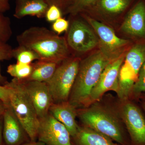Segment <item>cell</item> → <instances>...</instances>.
Wrapping results in <instances>:
<instances>
[{"instance_id":"6da1fadb","label":"cell","mask_w":145,"mask_h":145,"mask_svg":"<svg viewBox=\"0 0 145 145\" xmlns=\"http://www.w3.org/2000/svg\"><path fill=\"white\" fill-rule=\"evenodd\" d=\"M82 125L107 136L120 145H131L118 106V99L110 93L86 107L77 109Z\"/></svg>"},{"instance_id":"7a4b0ae2","label":"cell","mask_w":145,"mask_h":145,"mask_svg":"<svg viewBox=\"0 0 145 145\" xmlns=\"http://www.w3.org/2000/svg\"><path fill=\"white\" fill-rule=\"evenodd\" d=\"M17 40L19 45L36 52L40 60L60 63L70 54L65 38L44 27L27 29L17 36Z\"/></svg>"},{"instance_id":"3957f363","label":"cell","mask_w":145,"mask_h":145,"mask_svg":"<svg viewBox=\"0 0 145 145\" xmlns=\"http://www.w3.org/2000/svg\"><path fill=\"white\" fill-rule=\"evenodd\" d=\"M114 59L101 50L81 59L69 100L70 103L77 109L86 107L91 91L104 69Z\"/></svg>"},{"instance_id":"277c9868","label":"cell","mask_w":145,"mask_h":145,"mask_svg":"<svg viewBox=\"0 0 145 145\" xmlns=\"http://www.w3.org/2000/svg\"><path fill=\"white\" fill-rule=\"evenodd\" d=\"M4 85L8 89L9 105L31 142H35L39 119L22 81L13 78Z\"/></svg>"},{"instance_id":"5b68a950","label":"cell","mask_w":145,"mask_h":145,"mask_svg":"<svg viewBox=\"0 0 145 145\" xmlns=\"http://www.w3.org/2000/svg\"><path fill=\"white\" fill-rule=\"evenodd\" d=\"M145 61V44H136L127 53L120 68L119 91L117 94L118 99H130L133 86Z\"/></svg>"},{"instance_id":"8992f818","label":"cell","mask_w":145,"mask_h":145,"mask_svg":"<svg viewBox=\"0 0 145 145\" xmlns=\"http://www.w3.org/2000/svg\"><path fill=\"white\" fill-rule=\"evenodd\" d=\"M80 61L78 57L64 60L58 65L52 78L46 82L54 103L69 101Z\"/></svg>"},{"instance_id":"52a82bcc","label":"cell","mask_w":145,"mask_h":145,"mask_svg":"<svg viewBox=\"0 0 145 145\" xmlns=\"http://www.w3.org/2000/svg\"><path fill=\"white\" fill-rule=\"evenodd\" d=\"M118 106L131 145H145V117L141 107L129 99H118Z\"/></svg>"},{"instance_id":"ba28073f","label":"cell","mask_w":145,"mask_h":145,"mask_svg":"<svg viewBox=\"0 0 145 145\" xmlns=\"http://www.w3.org/2000/svg\"><path fill=\"white\" fill-rule=\"evenodd\" d=\"M125 57V55H121L105 68L98 82L91 91L86 107L100 100L109 91L118 93L119 71Z\"/></svg>"},{"instance_id":"9c48e42d","label":"cell","mask_w":145,"mask_h":145,"mask_svg":"<svg viewBox=\"0 0 145 145\" xmlns=\"http://www.w3.org/2000/svg\"><path fill=\"white\" fill-rule=\"evenodd\" d=\"M39 119L37 137L46 145H72L65 127L50 112Z\"/></svg>"},{"instance_id":"30bf717a","label":"cell","mask_w":145,"mask_h":145,"mask_svg":"<svg viewBox=\"0 0 145 145\" xmlns=\"http://www.w3.org/2000/svg\"><path fill=\"white\" fill-rule=\"evenodd\" d=\"M66 39L69 49L81 53L91 50L99 44L96 34L83 21L75 19L67 30Z\"/></svg>"},{"instance_id":"8fae6325","label":"cell","mask_w":145,"mask_h":145,"mask_svg":"<svg viewBox=\"0 0 145 145\" xmlns=\"http://www.w3.org/2000/svg\"><path fill=\"white\" fill-rule=\"evenodd\" d=\"M86 18L97 35L100 49L113 59L119 56V51L129 43V41L119 38L109 27L93 18L86 16Z\"/></svg>"},{"instance_id":"7c38bea8","label":"cell","mask_w":145,"mask_h":145,"mask_svg":"<svg viewBox=\"0 0 145 145\" xmlns=\"http://www.w3.org/2000/svg\"><path fill=\"white\" fill-rule=\"evenodd\" d=\"M22 80L39 119L46 116L54 103L46 83L27 80Z\"/></svg>"},{"instance_id":"4fadbf2b","label":"cell","mask_w":145,"mask_h":145,"mask_svg":"<svg viewBox=\"0 0 145 145\" xmlns=\"http://www.w3.org/2000/svg\"><path fill=\"white\" fill-rule=\"evenodd\" d=\"M121 30L130 36L145 39V1L140 0L127 13Z\"/></svg>"},{"instance_id":"5bb4252c","label":"cell","mask_w":145,"mask_h":145,"mask_svg":"<svg viewBox=\"0 0 145 145\" xmlns=\"http://www.w3.org/2000/svg\"><path fill=\"white\" fill-rule=\"evenodd\" d=\"M49 112L66 127L71 137H75L79 127L76 121L78 116L76 108L69 101L53 103L50 108Z\"/></svg>"},{"instance_id":"9a60e30c","label":"cell","mask_w":145,"mask_h":145,"mask_svg":"<svg viewBox=\"0 0 145 145\" xmlns=\"http://www.w3.org/2000/svg\"><path fill=\"white\" fill-rule=\"evenodd\" d=\"M3 118V136L5 143L8 145L17 144L22 140L24 130L9 105L6 106Z\"/></svg>"},{"instance_id":"2e32d148","label":"cell","mask_w":145,"mask_h":145,"mask_svg":"<svg viewBox=\"0 0 145 145\" xmlns=\"http://www.w3.org/2000/svg\"><path fill=\"white\" fill-rule=\"evenodd\" d=\"M72 145H120L110 138L92 129L79 125L78 132L72 137Z\"/></svg>"},{"instance_id":"e0dca14e","label":"cell","mask_w":145,"mask_h":145,"mask_svg":"<svg viewBox=\"0 0 145 145\" xmlns=\"http://www.w3.org/2000/svg\"><path fill=\"white\" fill-rule=\"evenodd\" d=\"M48 7L45 0H17L13 16L18 19L27 16L44 18Z\"/></svg>"},{"instance_id":"ac0fdd59","label":"cell","mask_w":145,"mask_h":145,"mask_svg":"<svg viewBox=\"0 0 145 145\" xmlns=\"http://www.w3.org/2000/svg\"><path fill=\"white\" fill-rule=\"evenodd\" d=\"M59 64L50 61L38 60L32 64L33 69L31 75L25 80L46 82L52 78Z\"/></svg>"},{"instance_id":"d6986e66","label":"cell","mask_w":145,"mask_h":145,"mask_svg":"<svg viewBox=\"0 0 145 145\" xmlns=\"http://www.w3.org/2000/svg\"><path fill=\"white\" fill-rule=\"evenodd\" d=\"M131 1L132 0H97L94 6L106 14L116 15L124 11Z\"/></svg>"},{"instance_id":"ffe728a7","label":"cell","mask_w":145,"mask_h":145,"mask_svg":"<svg viewBox=\"0 0 145 145\" xmlns=\"http://www.w3.org/2000/svg\"><path fill=\"white\" fill-rule=\"evenodd\" d=\"M13 55L17 62L25 64H30L35 60L40 59L36 52L23 46L19 45L13 49Z\"/></svg>"},{"instance_id":"44dd1931","label":"cell","mask_w":145,"mask_h":145,"mask_svg":"<svg viewBox=\"0 0 145 145\" xmlns=\"http://www.w3.org/2000/svg\"><path fill=\"white\" fill-rule=\"evenodd\" d=\"M33 69L32 64H25L17 62L9 65L7 67V72L13 78L19 80L27 79L31 75Z\"/></svg>"},{"instance_id":"7402d4cb","label":"cell","mask_w":145,"mask_h":145,"mask_svg":"<svg viewBox=\"0 0 145 145\" xmlns=\"http://www.w3.org/2000/svg\"><path fill=\"white\" fill-rule=\"evenodd\" d=\"M143 93H145V61L140 69L137 82L133 86L130 99L139 102L140 96Z\"/></svg>"},{"instance_id":"603a6c76","label":"cell","mask_w":145,"mask_h":145,"mask_svg":"<svg viewBox=\"0 0 145 145\" xmlns=\"http://www.w3.org/2000/svg\"><path fill=\"white\" fill-rule=\"evenodd\" d=\"M97 0H74L69 8L66 13H70L72 16H77L95 5Z\"/></svg>"},{"instance_id":"cb8c5ba5","label":"cell","mask_w":145,"mask_h":145,"mask_svg":"<svg viewBox=\"0 0 145 145\" xmlns=\"http://www.w3.org/2000/svg\"><path fill=\"white\" fill-rule=\"evenodd\" d=\"M12 34L9 19L0 12V41L6 43Z\"/></svg>"},{"instance_id":"d4e9b609","label":"cell","mask_w":145,"mask_h":145,"mask_svg":"<svg viewBox=\"0 0 145 145\" xmlns=\"http://www.w3.org/2000/svg\"><path fill=\"white\" fill-rule=\"evenodd\" d=\"M62 12L58 7L54 5L49 6L46 13V19L49 22H54L58 19L62 18Z\"/></svg>"},{"instance_id":"484cf974","label":"cell","mask_w":145,"mask_h":145,"mask_svg":"<svg viewBox=\"0 0 145 145\" xmlns=\"http://www.w3.org/2000/svg\"><path fill=\"white\" fill-rule=\"evenodd\" d=\"M69 27V21L61 18L53 22L52 28L53 31L58 35H59L65 31H67Z\"/></svg>"},{"instance_id":"4316f807","label":"cell","mask_w":145,"mask_h":145,"mask_svg":"<svg viewBox=\"0 0 145 145\" xmlns=\"http://www.w3.org/2000/svg\"><path fill=\"white\" fill-rule=\"evenodd\" d=\"M13 48L6 42L0 41V61L13 58Z\"/></svg>"},{"instance_id":"83f0119b","label":"cell","mask_w":145,"mask_h":145,"mask_svg":"<svg viewBox=\"0 0 145 145\" xmlns=\"http://www.w3.org/2000/svg\"><path fill=\"white\" fill-rule=\"evenodd\" d=\"M48 6L54 5L58 7L62 12L66 13L74 0H45Z\"/></svg>"},{"instance_id":"f1b7e54d","label":"cell","mask_w":145,"mask_h":145,"mask_svg":"<svg viewBox=\"0 0 145 145\" xmlns=\"http://www.w3.org/2000/svg\"><path fill=\"white\" fill-rule=\"evenodd\" d=\"M0 101L5 105H9L8 89L5 85H0Z\"/></svg>"},{"instance_id":"f546056e","label":"cell","mask_w":145,"mask_h":145,"mask_svg":"<svg viewBox=\"0 0 145 145\" xmlns=\"http://www.w3.org/2000/svg\"><path fill=\"white\" fill-rule=\"evenodd\" d=\"M10 8L8 0H0V12H5Z\"/></svg>"},{"instance_id":"4dcf8cb0","label":"cell","mask_w":145,"mask_h":145,"mask_svg":"<svg viewBox=\"0 0 145 145\" xmlns=\"http://www.w3.org/2000/svg\"><path fill=\"white\" fill-rule=\"evenodd\" d=\"M3 129V115L0 116V145H1L2 142V133Z\"/></svg>"},{"instance_id":"1f68e13d","label":"cell","mask_w":145,"mask_h":145,"mask_svg":"<svg viewBox=\"0 0 145 145\" xmlns=\"http://www.w3.org/2000/svg\"><path fill=\"white\" fill-rule=\"evenodd\" d=\"M6 105H5L3 102L0 101V116H2L5 110Z\"/></svg>"},{"instance_id":"d6a6232c","label":"cell","mask_w":145,"mask_h":145,"mask_svg":"<svg viewBox=\"0 0 145 145\" xmlns=\"http://www.w3.org/2000/svg\"><path fill=\"white\" fill-rule=\"evenodd\" d=\"M23 145H46L45 143L42 142H31V143H27Z\"/></svg>"},{"instance_id":"836d02e7","label":"cell","mask_w":145,"mask_h":145,"mask_svg":"<svg viewBox=\"0 0 145 145\" xmlns=\"http://www.w3.org/2000/svg\"><path fill=\"white\" fill-rule=\"evenodd\" d=\"M140 106H141V108L143 112L145 114V101H140Z\"/></svg>"},{"instance_id":"e575fe53","label":"cell","mask_w":145,"mask_h":145,"mask_svg":"<svg viewBox=\"0 0 145 145\" xmlns=\"http://www.w3.org/2000/svg\"><path fill=\"white\" fill-rule=\"evenodd\" d=\"M145 101V93H143L140 96L139 98V101Z\"/></svg>"},{"instance_id":"d590c367","label":"cell","mask_w":145,"mask_h":145,"mask_svg":"<svg viewBox=\"0 0 145 145\" xmlns=\"http://www.w3.org/2000/svg\"><path fill=\"white\" fill-rule=\"evenodd\" d=\"M144 1H145V0H144Z\"/></svg>"}]
</instances>
